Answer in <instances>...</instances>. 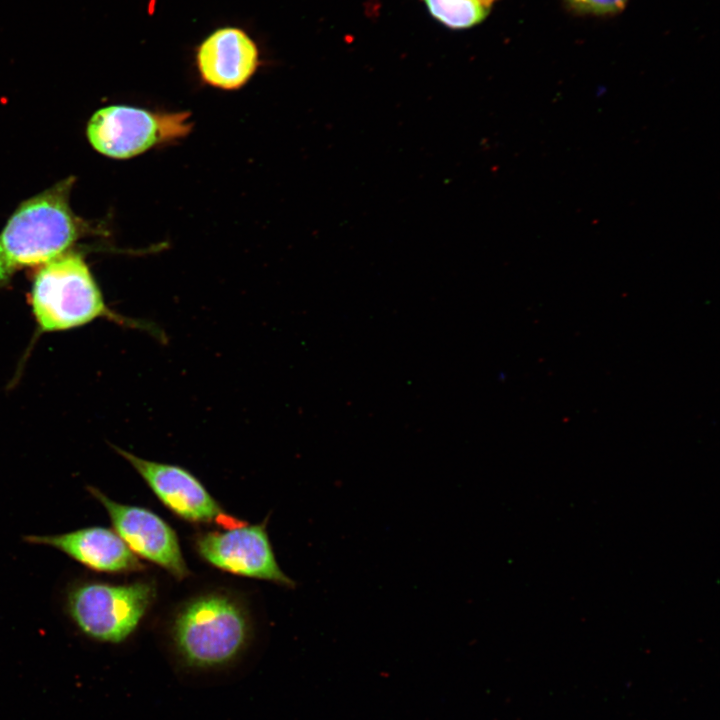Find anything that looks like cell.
<instances>
[{
  "mask_svg": "<svg viewBox=\"0 0 720 720\" xmlns=\"http://www.w3.org/2000/svg\"><path fill=\"white\" fill-rule=\"evenodd\" d=\"M30 304L41 332L73 329L97 318H106L166 342V334L155 323L111 310L86 262L73 251L68 250L41 265L33 279Z\"/></svg>",
  "mask_w": 720,
  "mask_h": 720,
  "instance_id": "6da1fadb",
  "label": "cell"
},
{
  "mask_svg": "<svg viewBox=\"0 0 720 720\" xmlns=\"http://www.w3.org/2000/svg\"><path fill=\"white\" fill-rule=\"evenodd\" d=\"M74 178L68 177L22 202L0 232V287L25 267L65 253L87 232L70 208Z\"/></svg>",
  "mask_w": 720,
  "mask_h": 720,
  "instance_id": "7a4b0ae2",
  "label": "cell"
},
{
  "mask_svg": "<svg viewBox=\"0 0 720 720\" xmlns=\"http://www.w3.org/2000/svg\"><path fill=\"white\" fill-rule=\"evenodd\" d=\"M248 621L232 598L209 594L189 602L178 613L173 640L192 667L211 668L231 662L247 642Z\"/></svg>",
  "mask_w": 720,
  "mask_h": 720,
  "instance_id": "3957f363",
  "label": "cell"
},
{
  "mask_svg": "<svg viewBox=\"0 0 720 720\" xmlns=\"http://www.w3.org/2000/svg\"><path fill=\"white\" fill-rule=\"evenodd\" d=\"M191 113L158 112L111 105L96 111L87 126L90 144L113 159H129L186 137L192 129Z\"/></svg>",
  "mask_w": 720,
  "mask_h": 720,
  "instance_id": "277c9868",
  "label": "cell"
},
{
  "mask_svg": "<svg viewBox=\"0 0 720 720\" xmlns=\"http://www.w3.org/2000/svg\"><path fill=\"white\" fill-rule=\"evenodd\" d=\"M149 582L114 585L83 582L67 596V611L88 637L110 643L125 640L138 626L155 596Z\"/></svg>",
  "mask_w": 720,
  "mask_h": 720,
  "instance_id": "5b68a950",
  "label": "cell"
},
{
  "mask_svg": "<svg viewBox=\"0 0 720 720\" xmlns=\"http://www.w3.org/2000/svg\"><path fill=\"white\" fill-rule=\"evenodd\" d=\"M196 548L203 559L221 570L294 586L276 562L264 524L205 533L197 538Z\"/></svg>",
  "mask_w": 720,
  "mask_h": 720,
  "instance_id": "8992f818",
  "label": "cell"
},
{
  "mask_svg": "<svg viewBox=\"0 0 720 720\" xmlns=\"http://www.w3.org/2000/svg\"><path fill=\"white\" fill-rule=\"evenodd\" d=\"M91 495L106 509L114 531L135 555L151 561L183 579L189 570L174 530L152 511L110 499L98 488L88 487Z\"/></svg>",
  "mask_w": 720,
  "mask_h": 720,
  "instance_id": "52a82bcc",
  "label": "cell"
},
{
  "mask_svg": "<svg viewBox=\"0 0 720 720\" xmlns=\"http://www.w3.org/2000/svg\"><path fill=\"white\" fill-rule=\"evenodd\" d=\"M141 475L159 500L178 516L192 522H217L236 527L244 523L226 515L202 483L188 470L166 463L142 459L113 446Z\"/></svg>",
  "mask_w": 720,
  "mask_h": 720,
  "instance_id": "ba28073f",
  "label": "cell"
},
{
  "mask_svg": "<svg viewBox=\"0 0 720 720\" xmlns=\"http://www.w3.org/2000/svg\"><path fill=\"white\" fill-rule=\"evenodd\" d=\"M195 63L201 80L217 89L234 91L245 86L260 66L257 43L244 29L223 26L198 45Z\"/></svg>",
  "mask_w": 720,
  "mask_h": 720,
  "instance_id": "9c48e42d",
  "label": "cell"
},
{
  "mask_svg": "<svg viewBox=\"0 0 720 720\" xmlns=\"http://www.w3.org/2000/svg\"><path fill=\"white\" fill-rule=\"evenodd\" d=\"M25 540L53 547L99 572L123 573L144 568L122 538L104 527H86L57 535H29Z\"/></svg>",
  "mask_w": 720,
  "mask_h": 720,
  "instance_id": "30bf717a",
  "label": "cell"
},
{
  "mask_svg": "<svg viewBox=\"0 0 720 720\" xmlns=\"http://www.w3.org/2000/svg\"><path fill=\"white\" fill-rule=\"evenodd\" d=\"M429 13L444 26L467 29L481 23L489 8L477 0H422Z\"/></svg>",
  "mask_w": 720,
  "mask_h": 720,
  "instance_id": "8fae6325",
  "label": "cell"
},
{
  "mask_svg": "<svg viewBox=\"0 0 720 720\" xmlns=\"http://www.w3.org/2000/svg\"><path fill=\"white\" fill-rule=\"evenodd\" d=\"M571 8L580 13L615 14L623 10L627 0H564Z\"/></svg>",
  "mask_w": 720,
  "mask_h": 720,
  "instance_id": "7c38bea8",
  "label": "cell"
},
{
  "mask_svg": "<svg viewBox=\"0 0 720 720\" xmlns=\"http://www.w3.org/2000/svg\"><path fill=\"white\" fill-rule=\"evenodd\" d=\"M477 1L480 2L481 4H483L484 6L490 8V6L494 3L495 0H477Z\"/></svg>",
  "mask_w": 720,
  "mask_h": 720,
  "instance_id": "4fadbf2b",
  "label": "cell"
}]
</instances>
